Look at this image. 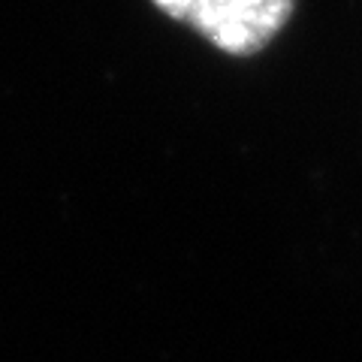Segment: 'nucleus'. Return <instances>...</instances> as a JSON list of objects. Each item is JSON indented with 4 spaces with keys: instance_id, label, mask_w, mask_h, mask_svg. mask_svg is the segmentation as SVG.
Returning a JSON list of instances; mask_svg holds the SVG:
<instances>
[{
    "instance_id": "1",
    "label": "nucleus",
    "mask_w": 362,
    "mask_h": 362,
    "mask_svg": "<svg viewBox=\"0 0 362 362\" xmlns=\"http://www.w3.org/2000/svg\"><path fill=\"white\" fill-rule=\"evenodd\" d=\"M163 16L185 21L214 49L235 58L257 54L278 37L296 0H151Z\"/></svg>"
}]
</instances>
